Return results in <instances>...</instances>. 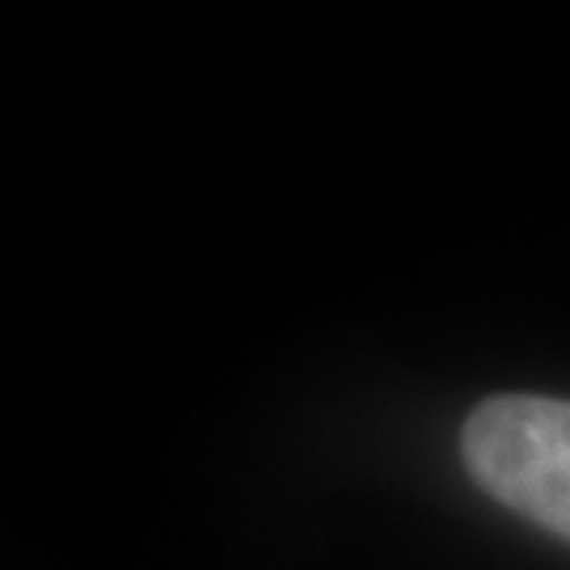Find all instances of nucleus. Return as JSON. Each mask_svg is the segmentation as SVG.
<instances>
[{
    "label": "nucleus",
    "mask_w": 570,
    "mask_h": 570,
    "mask_svg": "<svg viewBox=\"0 0 570 570\" xmlns=\"http://www.w3.org/2000/svg\"><path fill=\"white\" fill-rule=\"evenodd\" d=\"M461 456L473 482L570 541V402L499 393L469 414Z\"/></svg>",
    "instance_id": "1"
}]
</instances>
